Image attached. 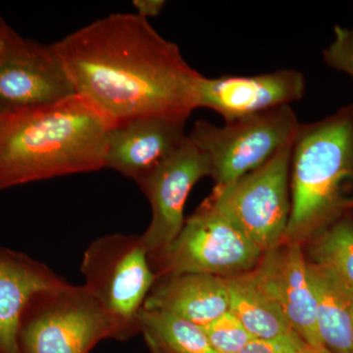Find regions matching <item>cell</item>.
<instances>
[{"instance_id": "cell-1", "label": "cell", "mask_w": 353, "mask_h": 353, "mask_svg": "<svg viewBox=\"0 0 353 353\" xmlns=\"http://www.w3.org/2000/svg\"><path fill=\"white\" fill-rule=\"evenodd\" d=\"M76 94L113 128L138 118L187 121L202 75L138 14L114 13L51 44Z\"/></svg>"}, {"instance_id": "cell-2", "label": "cell", "mask_w": 353, "mask_h": 353, "mask_svg": "<svg viewBox=\"0 0 353 353\" xmlns=\"http://www.w3.org/2000/svg\"><path fill=\"white\" fill-rule=\"evenodd\" d=\"M109 129L78 94L41 108L0 110V190L104 169Z\"/></svg>"}, {"instance_id": "cell-3", "label": "cell", "mask_w": 353, "mask_h": 353, "mask_svg": "<svg viewBox=\"0 0 353 353\" xmlns=\"http://www.w3.org/2000/svg\"><path fill=\"white\" fill-rule=\"evenodd\" d=\"M290 215L285 240L305 245L353 216V105L301 124L290 159Z\"/></svg>"}, {"instance_id": "cell-4", "label": "cell", "mask_w": 353, "mask_h": 353, "mask_svg": "<svg viewBox=\"0 0 353 353\" xmlns=\"http://www.w3.org/2000/svg\"><path fill=\"white\" fill-rule=\"evenodd\" d=\"M122 330L85 285L66 284L32 297L21 317L19 353H88Z\"/></svg>"}, {"instance_id": "cell-5", "label": "cell", "mask_w": 353, "mask_h": 353, "mask_svg": "<svg viewBox=\"0 0 353 353\" xmlns=\"http://www.w3.org/2000/svg\"><path fill=\"white\" fill-rule=\"evenodd\" d=\"M85 288L124 334L139 333L138 317L157 281L141 236L111 234L92 241L83 253Z\"/></svg>"}, {"instance_id": "cell-6", "label": "cell", "mask_w": 353, "mask_h": 353, "mask_svg": "<svg viewBox=\"0 0 353 353\" xmlns=\"http://www.w3.org/2000/svg\"><path fill=\"white\" fill-rule=\"evenodd\" d=\"M263 253L205 199L173 243L148 259L157 278L208 274L228 279L253 270Z\"/></svg>"}, {"instance_id": "cell-7", "label": "cell", "mask_w": 353, "mask_h": 353, "mask_svg": "<svg viewBox=\"0 0 353 353\" xmlns=\"http://www.w3.org/2000/svg\"><path fill=\"white\" fill-rule=\"evenodd\" d=\"M301 123L290 105L215 126L197 121L188 134L208 155L215 188H224L294 143Z\"/></svg>"}, {"instance_id": "cell-8", "label": "cell", "mask_w": 353, "mask_h": 353, "mask_svg": "<svg viewBox=\"0 0 353 353\" xmlns=\"http://www.w3.org/2000/svg\"><path fill=\"white\" fill-rule=\"evenodd\" d=\"M292 145L231 185L214 188L208 199L263 252L285 240L290 215Z\"/></svg>"}, {"instance_id": "cell-9", "label": "cell", "mask_w": 353, "mask_h": 353, "mask_svg": "<svg viewBox=\"0 0 353 353\" xmlns=\"http://www.w3.org/2000/svg\"><path fill=\"white\" fill-rule=\"evenodd\" d=\"M210 176L208 155L188 137L170 157L139 181L152 209L150 226L141 236L148 256L163 252L178 236L190 192L199 180Z\"/></svg>"}, {"instance_id": "cell-10", "label": "cell", "mask_w": 353, "mask_h": 353, "mask_svg": "<svg viewBox=\"0 0 353 353\" xmlns=\"http://www.w3.org/2000/svg\"><path fill=\"white\" fill-rule=\"evenodd\" d=\"M305 79L301 72L283 69L255 76H221L197 83L196 108L219 114L225 123L243 119L301 101Z\"/></svg>"}, {"instance_id": "cell-11", "label": "cell", "mask_w": 353, "mask_h": 353, "mask_svg": "<svg viewBox=\"0 0 353 353\" xmlns=\"http://www.w3.org/2000/svg\"><path fill=\"white\" fill-rule=\"evenodd\" d=\"M253 271L294 333L311 347H324L318 334L316 299L303 243L283 241L264 252Z\"/></svg>"}, {"instance_id": "cell-12", "label": "cell", "mask_w": 353, "mask_h": 353, "mask_svg": "<svg viewBox=\"0 0 353 353\" xmlns=\"http://www.w3.org/2000/svg\"><path fill=\"white\" fill-rule=\"evenodd\" d=\"M185 122L152 116L111 128L104 148V168L138 183L187 141Z\"/></svg>"}, {"instance_id": "cell-13", "label": "cell", "mask_w": 353, "mask_h": 353, "mask_svg": "<svg viewBox=\"0 0 353 353\" xmlns=\"http://www.w3.org/2000/svg\"><path fill=\"white\" fill-rule=\"evenodd\" d=\"M75 94L51 44L30 41L18 57L0 68V110L41 108Z\"/></svg>"}, {"instance_id": "cell-14", "label": "cell", "mask_w": 353, "mask_h": 353, "mask_svg": "<svg viewBox=\"0 0 353 353\" xmlns=\"http://www.w3.org/2000/svg\"><path fill=\"white\" fill-rule=\"evenodd\" d=\"M66 283L46 264L0 246V353H19L20 320L32 297Z\"/></svg>"}, {"instance_id": "cell-15", "label": "cell", "mask_w": 353, "mask_h": 353, "mask_svg": "<svg viewBox=\"0 0 353 353\" xmlns=\"http://www.w3.org/2000/svg\"><path fill=\"white\" fill-rule=\"evenodd\" d=\"M143 308L158 309L204 327L230 308L226 278L208 274H180L157 278Z\"/></svg>"}, {"instance_id": "cell-16", "label": "cell", "mask_w": 353, "mask_h": 353, "mask_svg": "<svg viewBox=\"0 0 353 353\" xmlns=\"http://www.w3.org/2000/svg\"><path fill=\"white\" fill-rule=\"evenodd\" d=\"M318 334L331 353H353V290L331 269L307 260Z\"/></svg>"}, {"instance_id": "cell-17", "label": "cell", "mask_w": 353, "mask_h": 353, "mask_svg": "<svg viewBox=\"0 0 353 353\" xmlns=\"http://www.w3.org/2000/svg\"><path fill=\"white\" fill-rule=\"evenodd\" d=\"M229 311L254 339H275L294 333L275 299L255 272L228 278Z\"/></svg>"}, {"instance_id": "cell-18", "label": "cell", "mask_w": 353, "mask_h": 353, "mask_svg": "<svg viewBox=\"0 0 353 353\" xmlns=\"http://www.w3.org/2000/svg\"><path fill=\"white\" fill-rule=\"evenodd\" d=\"M138 326L152 353H216L201 326L173 313L143 307Z\"/></svg>"}, {"instance_id": "cell-19", "label": "cell", "mask_w": 353, "mask_h": 353, "mask_svg": "<svg viewBox=\"0 0 353 353\" xmlns=\"http://www.w3.org/2000/svg\"><path fill=\"white\" fill-rule=\"evenodd\" d=\"M307 243L308 261L331 269L353 290V216L334 223Z\"/></svg>"}, {"instance_id": "cell-20", "label": "cell", "mask_w": 353, "mask_h": 353, "mask_svg": "<svg viewBox=\"0 0 353 353\" xmlns=\"http://www.w3.org/2000/svg\"><path fill=\"white\" fill-rule=\"evenodd\" d=\"M202 328L216 353H238L254 339L231 311Z\"/></svg>"}, {"instance_id": "cell-21", "label": "cell", "mask_w": 353, "mask_h": 353, "mask_svg": "<svg viewBox=\"0 0 353 353\" xmlns=\"http://www.w3.org/2000/svg\"><path fill=\"white\" fill-rule=\"evenodd\" d=\"M323 58L331 68L347 74L353 80V27H334V39L323 52Z\"/></svg>"}, {"instance_id": "cell-22", "label": "cell", "mask_w": 353, "mask_h": 353, "mask_svg": "<svg viewBox=\"0 0 353 353\" xmlns=\"http://www.w3.org/2000/svg\"><path fill=\"white\" fill-rule=\"evenodd\" d=\"M307 343L296 333L275 339H252L238 353H301Z\"/></svg>"}, {"instance_id": "cell-23", "label": "cell", "mask_w": 353, "mask_h": 353, "mask_svg": "<svg viewBox=\"0 0 353 353\" xmlns=\"http://www.w3.org/2000/svg\"><path fill=\"white\" fill-rule=\"evenodd\" d=\"M30 41L23 39L0 18V68L18 57Z\"/></svg>"}, {"instance_id": "cell-24", "label": "cell", "mask_w": 353, "mask_h": 353, "mask_svg": "<svg viewBox=\"0 0 353 353\" xmlns=\"http://www.w3.org/2000/svg\"><path fill=\"white\" fill-rule=\"evenodd\" d=\"M166 2L163 0H134L132 6L137 9V14L143 19L157 17L161 13Z\"/></svg>"}, {"instance_id": "cell-25", "label": "cell", "mask_w": 353, "mask_h": 353, "mask_svg": "<svg viewBox=\"0 0 353 353\" xmlns=\"http://www.w3.org/2000/svg\"><path fill=\"white\" fill-rule=\"evenodd\" d=\"M301 353H331L325 347H314L311 345H306L304 348L303 352Z\"/></svg>"}]
</instances>
